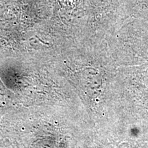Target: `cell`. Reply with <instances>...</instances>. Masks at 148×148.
I'll use <instances>...</instances> for the list:
<instances>
[]
</instances>
